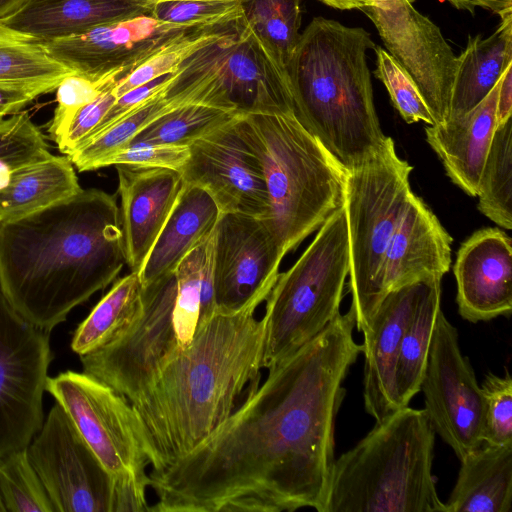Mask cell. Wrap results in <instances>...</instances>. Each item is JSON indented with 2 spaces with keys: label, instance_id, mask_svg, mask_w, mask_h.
Instances as JSON below:
<instances>
[{
  "label": "cell",
  "instance_id": "obj_46",
  "mask_svg": "<svg viewBox=\"0 0 512 512\" xmlns=\"http://www.w3.org/2000/svg\"><path fill=\"white\" fill-rule=\"evenodd\" d=\"M181 68L174 73L166 74L144 83L118 97L99 125L84 141L103 131L120 118L131 113L148 100L166 90L179 75Z\"/></svg>",
  "mask_w": 512,
  "mask_h": 512
},
{
  "label": "cell",
  "instance_id": "obj_19",
  "mask_svg": "<svg viewBox=\"0 0 512 512\" xmlns=\"http://www.w3.org/2000/svg\"><path fill=\"white\" fill-rule=\"evenodd\" d=\"M511 244V238L498 228L478 230L462 243L453 272L463 319L477 323L511 315Z\"/></svg>",
  "mask_w": 512,
  "mask_h": 512
},
{
  "label": "cell",
  "instance_id": "obj_35",
  "mask_svg": "<svg viewBox=\"0 0 512 512\" xmlns=\"http://www.w3.org/2000/svg\"><path fill=\"white\" fill-rule=\"evenodd\" d=\"M238 115L242 114L204 102L185 103L154 120L138 133L129 145L171 144L189 146Z\"/></svg>",
  "mask_w": 512,
  "mask_h": 512
},
{
  "label": "cell",
  "instance_id": "obj_49",
  "mask_svg": "<svg viewBox=\"0 0 512 512\" xmlns=\"http://www.w3.org/2000/svg\"><path fill=\"white\" fill-rule=\"evenodd\" d=\"M512 112V62L502 72L497 93L496 119L501 125L511 119Z\"/></svg>",
  "mask_w": 512,
  "mask_h": 512
},
{
  "label": "cell",
  "instance_id": "obj_41",
  "mask_svg": "<svg viewBox=\"0 0 512 512\" xmlns=\"http://www.w3.org/2000/svg\"><path fill=\"white\" fill-rule=\"evenodd\" d=\"M206 239L191 250L175 269L177 280L175 315L188 346L193 340L199 321L201 273Z\"/></svg>",
  "mask_w": 512,
  "mask_h": 512
},
{
  "label": "cell",
  "instance_id": "obj_22",
  "mask_svg": "<svg viewBox=\"0 0 512 512\" xmlns=\"http://www.w3.org/2000/svg\"><path fill=\"white\" fill-rule=\"evenodd\" d=\"M452 238L425 202L412 194L385 255V295L402 285L450 269Z\"/></svg>",
  "mask_w": 512,
  "mask_h": 512
},
{
  "label": "cell",
  "instance_id": "obj_18",
  "mask_svg": "<svg viewBox=\"0 0 512 512\" xmlns=\"http://www.w3.org/2000/svg\"><path fill=\"white\" fill-rule=\"evenodd\" d=\"M199 28L141 15L96 26L84 33L43 43L47 53L71 71L90 77L128 74L171 40Z\"/></svg>",
  "mask_w": 512,
  "mask_h": 512
},
{
  "label": "cell",
  "instance_id": "obj_32",
  "mask_svg": "<svg viewBox=\"0 0 512 512\" xmlns=\"http://www.w3.org/2000/svg\"><path fill=\"white\" fill-rule=\"evenodd\" d=\"M479 211L504 229L512 228V123L498 125L480 175Z\"/></svg>",
  "mask_w": 512,
  "mask_h": 512
},
{
  "label": "cell",
  "instance_id": "obj_52",
  "mask_svg": "<svg viewBox=\"0 0 512 512\" xmlns=\"http://www.w3.org/2000/svg\"><path fill=\"white\" fill-rule=\"evenodd\" d=\"M25 2V0H0V20L8 17Z\"/></svg>",
  "mask_w": 512,
  "mask_h": 512
},
{
  "label": "cell",
  "instance_id": "obj_43",
  "mask_svg": "<svg viewBox=\"0 0 512 512\" xmlns=\"http://www.w3.org/2000/svg\"><path fill=\"white\" fill-rule=\"evenodd\" d=\"M481 387L484 399V443L507 445L512 443V379L505 375H486Z\"/></svg>",
  "mask_w": 512,
  "mask_h": 512
},
{
  "label": "cell",
  "instance_id": "obj_24",
  "mask_svg": "<svg viewBox=\"0 0 512 512\" xmlns=\"http://www.w3.org/2000/svg\"><path fill=\"white\" fill-rule=\"evenodd\" d=\"M151 6L148 0H25L0 22L45 43L106 23L149 15Z\"/></svg>",
  "mask_w": 512,
  "mask_h": 512
},
{
  "label": "cell",
  "instance_id": "obj_26",
  "mask_svg": "<svg viewBox=\"0 0 512 512\" xmlns=\"http://www.w3.org/2000/svg\"><path fill=\"white\" fill-rule=\"evenodd\" d=\"M460 461L446 512L512 511V443H483Z\"/></svg>",
  "mask_w": 512,
  "mask_h": 512
},
{
  "label": "cell",
  "instance_id": "obj_4",
  "mask_svg": "<svg viewBox=\"0 0 512 512\" xmlns=\"http://www.w3.org/2000/svg\"><path fill=\"white\" fill-rule=\"evenodd\" d=\"M375 46L364 28L318 16L300 34L286 67L294 116L346 172L374 157L388 139L367 63Z\"/></svg>",
  "mask_w": 512,
  "mask_h": 512
},
{
  "label": "cell",
  "instance_id": "obj_29",
  "mask_svg": "<svg viewBox=\"0 0 512 512\" xmlns=\"http://www.w3.org/2000/svg\"><path fill=\"white\" fill-rule=\"evenodd\" d=\"M441 280L427 278L406 325L399 351L395 386L398 407L420 392L435 321L441 310Z\"/></svg>",
  "mask_w": 512,
  "mask_h": 512
},
{
  "label": "cell",
  "instance_id": "obj_40",
  "mask_svg": "<svg viewBox=\"0 0 512 512\" xmlns=\"http://www.w3.org/2000/svg\"><path fill=\"white\" fill-rule=\"evenodd\" d=\"M149 15L162 22L217 27L233 25L243 14L241 0H169L152 3Z\"/></svg>",
  "mask_w": 512,
  "mask_h": 512
},
{
  "label": "cell",
  "instance_id": "obj_3",
  "mask_svg": "<svg viewBox=\"0 0 512 512\" xmlns=\"http://www.w3.org/2000/svg\"><path fill=\"white\" fill-rule=\"evenodd\" d=\"M251 305L217 311L199 324L190 345L152 377L130 404L152 472L192 451L258 385L266 319Z\"/></svg>",
  "mask_w": 512,
  "mask_h": 512
},
{
  "label": "cell",
  "instance_id": "obj_21",
  "mask_svg": "<svg viewBox=\"0 0 512 512\" xmlns=\"http://www.w3.org/2000/svg\"><path fill=\"white\" fill-rule=\"evenodd\" d=\"M115 167L126 264L138 273L177 200L182 177L169 168Z\"/></svg>",
  "mask_w": 512,
  "mask_h": 512
},
{
  "label": "cell",
  "instance_id": "obj_51",
  "mask_svg": "<svg viewBox=\"0 0 512 512\" xmlns=\"http://www.w3.org/2000/svg\"><path fill=\"white\" fill-rule=\"evenodd\" d=\"M325 5L338 10H361L363 7L370 5L369 0H319Z\"/></svg>",
  "mask_w": 512,
  "mask_h": 512
},
{
  "label": "cell",
  "instance_id": "obj_30",
  "mask_svg": "<svg viewBox=\"0 0 512 512\" xmlns=\"http://www.w3.org/2000/svg\"><path fill=\"white\" fill-rule=\"evenodd\" d=\"M141 292L137 272L131 271L115 281L74 331L72 351L79 356L86 355L118 337L138 315Z\"/></svg>",
  "mask_w": 512,
  "mask_h": 512
},
{
  "label": "cell",
  "instance_id": "obj_9",
  "mask_svg": "<svg viewBox=\"0 0 512 512\" xmlns=\"http://www.w3.org/2000/svg\"><path fill=\"white\" fill-rule=\"evenodd\" d=\"M48 392L64 410L113 482L112 512L149 511V466L130 402L82 371L48 377Z\"/></svg>",
  "mask_w": 512,
  "mask_h": 512
},
{
  "label": "cell",
  "instance_id": "obj_14",
  "mask_svg": "<svg viewBox=\"0 0 512 512\" xmlns=\"http://www.w3.org/2000/svg\"><path fill=\"white\" fill-rule=\"evenodd\" d=\"M244 115L189 145L180 170L184 184L208 193L220 213L267 219L269 199L261 159L251 142Z\"/></svg>",
  "mask_w": 512,
  "mask_h": 512
},
{
  "label": "cell",
  "instance_id": "obj_1",
  "mask_svg": "<svg viewBox=\"0 0 512 512\" xmlns=\"http://www.w3.org/2000/svg\"><path fill=\"white\" fill-rule=\"evenodd\" d=\"M353 315L268 368L261 385L205 440L148 473L153 512H323L342 383L362 353Z\"/></svg>",
  "mask_w": 512,
  "mask_h": 512
},
{
  "label": "cell",
  "instance_id": "obj_5",
  "mask_svg": "<svg viewBox=\"0 0 512 512\" xmlns=\"http://www.w3.org/2000/svg\"><path fill=\"white\" fill-rule=\"evenodd\" d=\"M425 409L398 408L335 458L323 512H446Z\"/></svg>",
  "mask_w": 512,
  "mask_h": 512
},
{
  "label": "cell",
  "instance_id": "obj_25",
  "mask_svg": "<svg viewBox=\"0 0 512 512\" xmlns=\"http://www.w3.org/2000/svg\"><path fill=\"white\" fill-rule=\"evenodd\" d=\"M221 213L203 189L182 184L177 200L138 271L142 287L175 271L215 229Z\"/></svg>",
  "mask_w": 512,
  "mask_h": 512
},
{
  "label": "cell",
  "instance_id": "obj_2",
  "mask_svg": "<svg viewBox=\"0 0 512 512\" xmlns=\"http://www.w3.org/2000/svg\"><path fill=\"white\" fill-rule=\"evenodd\" d=\"M125 264L119 206L105 191L82 189L0 222V291L17 314L48 332Z\"/></svg>",
  "mask_w": 512,
  "mask_h": 512
},
{
  "label": "cell",
  "instance_id": "obj_23",
  "mask_svg": "<svg viewBox=\"0 0 512 512\" xmlns=\"http://www.w3.org/2000/svg\"><path fill=\"white\" fill-rule=\"evenodd\" d=\"M500 79V78H499ZM499 80L489 94L465 114L425 127L426 140L451 181L476 197L482 168L497 125Z\"/></svg>",
  "mask_w": 512,
  "mask_h": 512
},
{
  "label": "cell",
  "instance_id": "obj_11",
  "mask_svg": "<svg viewBox=\"0 0 512 512\" xmlns=\"http://www.w3.org/2000/svg\"><path fill=\"white\" fill-rule=\"evenodd\" d=\"M49 332L23 319L0 291V457L26 448L44 421Z\"/></svg>",
  "mask_w": 512,
  "mask_h": 512
},
{
  "label": "cell",
  "instance_id": "obj_47",
  "mask_svg": "<svg viewBox=\"0 0 512 512\" xmlns=\"http://www.w3.org/2000/svg\"><path fill=\"white\" fill-rule=\"evenodd\" d=\"M55 84L0 82V121L14 115L37 97L56 89Z\"/></svg>",
  "mask_w": 512,
  "mask_h": 512
},
{
  "label": "cell",
  "instance_id": "obj_50",
  "mask_svg": "<svg viewBox=\"0 0 512 512\" xmlns=\"http://www.w3.org/2000/svg\"><path fill=\"white\" fill-rule=\"evenodd\" d=\"M454 8L467 11L474 15L476 8H482L500 15L506 10L512 9V0H446Z\"/></svg>",
  "mask_w": 512,
  "mask_h": 512
},
{
  "label": "cell",
  "instance_id": "obj_53",
  "mask_svg": "<svg viewBox=\"0 0 512 512\" xmlns=\"http://www.w3.org/2000/svg\"><path fill=\"white\" fill-rule=\"evenodd\" d=\"M0 512H7L0 493Z\"/></svg>",
  "mask_w": 512,
  "mask_h": 512
},
{
  "label": "cell",
  "instance_id": "obj_27",
  "mask_svg": "<svg viewBox=\"0 0 512 512\" xmlns=\"http://www.w3.org/2000/svg\"><path fill=\"white\" fill-rule=\"evenodd\" d=\"M499 16L501 22L493 34L486 38L469 35L466 47L456 57L449 118L478 105L512 62V9Z\"/></svg>",
  "mask_w": 512,
  "mask_h": 512
},
{
  "label": "cell",
  "instance_id": "obj_20",
  "mask_svg": "<svg viewBox=\"0 0 512 512\" xmlns=\"http://www.w3.org/2000/svg\"><path fill=\"white\" fill-rule=\"evenodd\" d=\"M421 279L395 288L383 297L364 330V405L379 421L398 409L395 377L400 345L423 283Z\"/></svg>",
  "mask_w": 512,
  "mask_h": 512
},
{
  "label": "cell",
  "instance_id": "obj_17",
  "mask_svg": "<svg viewBox=\"0 0 512 512\" xmlns=\"http://www.w3.org/2000/svg\"><path fill=\"white\" fill-rule=\"evenodd\" d=\"M204 55L216 75L221 108L242 115L294 114L287 75L242 20L204 48Z\"/></svg>",
  "mask_w": 512,
  "mask_h": 512
},
{
  "label": "cell",
  "instance_id": "obj_42",
  "mask_svg": "<svg viewBox=\"0 0 512 512\" xmlns=\"http://www.w3.org/2000/svg\"><path fill=\"white\" fill-rule=\"evenodd\" d=\"M125 75L124 72H114L101 77H90L73 72L64 77L55 89L57 106L48 128L50 138L53 140L81 107L93 101Z\"/></svg>",
  "mask_w": 512,
  "mask_h": 512
},
{
  "label": "cell",
  "instance_id": "obj_34",
  "mask_svg": "<svg viewBox=\"0 0 512 512\" xmlns=\"http://www.w3.org/2000/svg\"><path fill=\"white\" fill-rule=\"evenodd\" d=\"M71 73L47 53L43 43L0 22V82L58 85Z\"/></svg>",
  "mask_w": 512,
  "mask_h": 512
},
{
  "label": "cell",
  "instance_id": "obj_38",
  "mask_svg": "<svg viewBox=\"0 0 512 512\" xmlns=\"http://www.w3.org/2000/svg\"><path fill=\"white\" fill-rule=\"evenodd\" d=\"M50 154L43 133L27 111L0 121V187L13 170Z\"/></svg>",
  "mask_w": 512,
  "mask_h": 512
},
{
  "label": "cell",
  "instance_id": "obj_31",
  "mask_svg": "<svg viewBox=\"0 0 512 512\" xmlns=\"http://www.w3.org/2000/svg\"><path fill=\"white\" fill-rule=\"evenodd\" d=\"M301 2L241 0L242 22L259 38L285 74L301 34Z\"/></svg>",
  "mask_w": 512,
  "mask_h": 512
},
{
  "label": "cell",
  "instance_id": "obj_10",
  "mask_svg": "<svg viewBox=\"0 0 512 512\" xmlns=\"http://www.w3.org/2000/svg\"><path fill=\"white\" fill-rule=\"evenodd\" d=\"M176 295L175 271L142 287L138 315L113 341L79 356L83 371L134 401L160 368L188 347L175 315Z\"/></svg>",
  "mask_w": 512,
  "mask_h": 512
},
{
  "label": "cell",
  "instance_id": "obj_45",
  "mask_svg": "<svg viewBox=\"0 0 512 512\" xmlns=\"http://www.w3.org/2000/svg\"><path fill=\"white\" fill-rule=\"evenodd\" d=\"M114 84L90 103L81 107L64 129L53 139L61 153H72L99 125L117 100Z\"/></svg>",
  "mask_w": 512,
  "mask_h": 512
},
{
  "label": "cell",
  "instance_id": "obj_15",
  "mask_svg": "<svg viewBox=\"0 0 512 512\" xmlns=\"http://www.w3.org/2000/svg\"><path fill=\"white\" fill-rule=\"evenodd\" d=\"M361 11L376 27L387 52L410 74L435 124L449 118L455 60L440 28L415 0H369Z\"/></svg>",
  "mask_w": 512,
  "mask_h": 512
},
{
  "label": "cell",
  "instance_id": "obj_36",
  "mask_svg": "<svg viewBox=\"0 0 512 512\" xmlns=\"http://www.w3.org/2000/svg\"><path fill=\"white\" fill-rule=\"evenodd\" d=\"M233 25L195 29L166 43L114 84L117 97L155 78L176 72L198 51L224 38Z\"/></svg>",
  "mask_w": 512,
  "mask_h": 512
},
{
  "label": "cell",
  "instance_id": "obj_33",
  "mask_svg": "<svg viewBox=\"0 0 512 512\" xmlns=\"http://www.w3.org/2000/svg\"><path fill=\"white\" fill-rule=\"evenodd\" d=\"M167 89L81 143L68 155L73 165L80 172L94 170L98 161L126 148L135 136L154 120L185 104L177 99L166 97Z\"/></svg>",
  "mask_w": 512,
  "mask_h": 512
},
{
  "label": "cell",
  "instance_id": "obj_44",
  "mask_svg": "<svg viewBox=\"0 0 512 512\" xmlns=\"http://www.w3.org/2000/svg\"><path fill=\"white\" fill-rule=\"evenodd\" d=\"M189 157V146L171 144L129 145L98 161L94 170L115 165L160 167L179 171Z\"/></svg>",
  "mask_w": 512,
  "mask_h": 512
},
{
  "label": "cell",
  "instance_id": "obj_12",
  "mask_svg": "<svg viewBox=\"0 0 512 512\" xmlns=\"http://www.w3.org/2000/svg\"><path fill=\"white\" fill-rule=\"evenodd\" d=\"M420 391L435 433L459 460L484 443L481 387L460 350L457 329L442 310L435 321Z\"/></svg>",
  "mask_w": 512,
  "mask_h": 512
},
{
  "label": "cell",
  "instance_id": "obj_7",
  "mask_svg": "<svg viewBox=\"0 0 512 512\" xmlns=\"http://www.w3.org/2000/svg\"><path fill=\"white\" fill-rule=\"evenodd\" d=\"M413 167L401 159L388 137L382 150L360 167L346 172L343 208L349 240V310L359 332L385 296L384 262L392 235L413 194Z\"/></svg>",
  "mask_w": 512,
  "mask_h": 512
},
{
  "label": "cell",
  "instance_id": "obj_54",
  "mask_svg": "<svg viewBox=\"0 0 512 512\" xmlns=\"http://www.w3.org/2000/svg\"><path fill=\"white\" fill-rule=\"evenodd\" d=\"M151 3L158 2V1H169V0H148Z\"/></svg>",
  "mask_w": 512,
  "mask_h": 512
},
{
  "label": "cell",
  "instance_id": "obj_16",
  "mask_svg": "<svg viewBox=\"0 0 512 512\" xmlns=\"http://www.w3.org/2000/svg\"><path fill=\"white\" fill-rule=\"evenodd\" d=\"M261 218L221 213L215 227L214 290L219 312L260 305L273 288L283 259Z\"/></svg>",
  "mask_w": 512,
  "mask_h": 512
},
{
  "label": "cell",
  "instance_id": "obj_39",
  "mask_svg": "<svg viewBox=\"0 0 512 512\" xmlns=\"http://www.w3.org/2000/svg\"><path fill=\"white\" fill-rule=\"evenodd\" d=\"M375 76L386 87L391 102L402 118L408 123L423 121L435 124L417 85L410 74L391 56L386 49L375 46Z\"/></svg>",
  "mask_w": 512,
  "mask_h": 512
},
{
  "label": "cell",
  "instance_id": "obj_37",
  "mask_svg": "<svg viewBox=\"0 0 512 512\" xmlns=\"http://www.w3.org/2000/svg\"><path fill=\"white\" fill-rule=\"evenodd\" d=\"M0 493L7 512H54L27 447L0 457Z\"/></svg>",
  "mask_w": 512,
  "mask_h": 512
},
{
  "label": "cell",
  "instance_id": "obj_28",
  "mask_svg": "<svg viewBox=\"0 0 512 512\" xmlns=\"http://www.w3.org/2000/svg\"><path fill=\"white\" fill-rule=\"evenodd\" d=\"M81 190L70 158L51 153L11 172L0 187V222L42 210Z\"/></svg>",
  "mask_w": 512,
  "mask_h": 512
},
{
  "label": "cell",
  "instance_id": "obj_8",
  "mask_svg": "<svg viewBox=\"0 0 512 512\" xmlns=\"http://www.w3.org/2000/svg\"><path fill=\"white\" fill-rule=\"evenodd\" d=\"M349 268L348 228L342 205L325 220L294 265L279 273L265 300L263 368L297 351L340 314Z\"/></svg>",
  "mask_w": 512,
  "mask_h": 512
},
{
  "label": "cell",
  "instance_id": "obj_48",
  "mask_svg": "<svg viewBox=\"0 0 512 512\" xmlns=\"http://www.w3.org/2000/svg\"><path fill=\"white\" fill-rule=\"evenodd\" d=\"M214 247L215 229L205 241L204 260L201 273V302L198 325L208 321L217 312L214 290Z\"/></svg>",
  "mask_w": 512,
  "mask_h": 512
},
{
  "label": "cell",
  "instance_id": "obj_6",
  "mask_svg": "<svg viewBox=\"0 0 512 512\" xmlns=\"http://www.w3.org/2000/svg\"><path fill=\"white\" fill-rule=\"evenodd\" d=\"M246 129L262 163L265 223L283 256L343 205L346 171L294 114H247Z\"/></svg>",
  "mask_w": 512,
  "mask_h": 512
},
{
  "label": "cell",
  "instance_id": "obj_13",
  "mask_svg": "<svg viewBox=\"0 0 512 512\" xmlns=\"http://www.w3.org/2000/svg\"><path fill=\"white\" fill-rule=\"evenodd\" d=\"M27 450L54 512H112L111 477L57 403Z\"/></svg>",
  "mask_w": 512,
  "mask_h": 512
}]
</instances>
